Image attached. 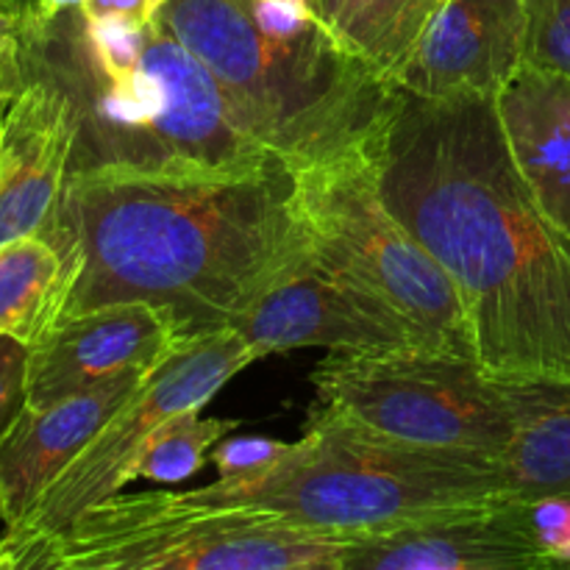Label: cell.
<instances>
[{"instance_id":"9a60e30c","label":"cell","mask_w":570,"mask_h":570,"mask_svg":"<svg viewBox=\"0 0 570 570\" xmlns=\"http://www.w3.org/2000/svg\"><path fill=\"white\" fill-rule=\"evenodd\" d=\"M150 373H128L50 406H20L0 432V507L6 529L28 515L50 482L87 449Z\"/></svg>"},{"instance_id":"8fae6325","label":"cell","mask_w":570,"mask_h":570,"mask_svg":"<svg viewBox=\"0 0 570 570\" xmlns=\"http://www.w3.org/2000/svg\"><path fill=\"white\" fill-rule=\"evenodd\" d=\"M22 56L28 81L0 111V245L31 234L48 237L78 142L70 89L28 45Z\"/></svg>"},{"instance_id":"4dcf8cb0","label":"cell","mask_w":570,"mask_h":570,"mask_svg":"<svg viewBox=\"0 0 570 570\" xmlns=\"http://www.w3.org/2000/svg\"><path fill=\"white\" fill-rule=\"evenodd\" d=\"M83 0H59V11H70V9H81Z\"/></svg>"},{"instance_id":"f546056e","label":"cell","mask_w":570,"mask_h":570,"mask_svg":"<svg viewBox=\"0 0 570 570\" xmlns=\"http://www.w3.org/2000/svg\"><path fill=\"white\" fill-rule=\"evenodd\" d=\"M309 6H312V11H315V14L321 17L323 26L332 28V22H334V17H337V11H340V6H343V0H309Z\"/></svg>"},{"instance_id":"5bb4252c","label":"cell","mask_w":570,"mask_h":570,"mask_svg":"<svg viewBox=\"0 0 570 570\" xmlns=\"http://www.w3.org/2000/svg\"><path fill=\"white\" fill-rule=\"evenodd\" d=\"M523 0H445L395 87L429 100L499 98L527 67Z\"/></svg>"},{"instance_id":"cb8c5ba5","label":"cell","mask_w":570,"mask_h":570,"mask_svg":"<svg viewBox=\"0 0 570 570\" xmlns=\"http://www.w3.org/2000/svg\"><path fill=\"white\" fill-rule=\"evenodd\" d=\"M28 345L0 334V432L26 404Z\"/></svg>"},{"instance_id":"9c48e42d","label":"cell","mask_w":570,"mask_h":570,"mask_svg":"<svg viewBox=\"0 0 570 570\" xmlns=\"http://www.w3.org/2000/svg\"><path fill=\"white\" fill-rule=\"evenodd\" d=\"M557 568L518 495L445 507L351 546L345 570H543Z\"/></svg>"},{"instance_id":"3957f363","label":"cell","mask_w":570,"mask_h":570,"mask_svg":"<svg viewBox=\"0 0 570 570\" xmlns=\"http://www.w3.org/2000/svg\"><path fill=\"white\" fill-rule=\"evenodd\" d=\"M161 22L217 76L250 131L289 167L371 148L395 87L315 22L267 33L250 0H165Z\"/></svg>"},{"instance_id":"8992f818","label":"cell","mask_w":570,"mask_h":570,"mask_svg":"<svg viewBox=\"0 0 570 570\" xmlns=\"http://www.w3.org/2000/svg\"><path fill=\"white\" fill-rule=\"evenodd\" d=\"M295 204L321 265L404 317L432 351L476 360L460 293L387 206L371 148L295 170Z\"/></svg>"},{"instance_id":"6da1fadb","label":"cell","mask_w":570,"mask_h":570,"mask_svg":"<svg viewBox=\"0 0 570 570\" xmlns=\"http://www.w3.org/2000/svg\"><path fill=\"white\" fill-rule=\"evenodd\" d=\"M371 161L390 209L454 282L484 376L570 382V232L518 167L495 98L395 87Z\"/></svg>"},{"instance_id":"5b68a950","label":"cell","mask_w":570,"mask_h":570,"mask_svg":"<svg viewBox=\"0 0 570 570\" xmlns=\"http://www.w3.org/2000/svg\"><path fill=\"white\" fill-rule=\"evenodd\" d=\"M354 543L189 490L117 493L33 549L20 570H345Z\"/></svg>"},{"instance_id":"d4e9b609","label":"cell","mask_w":570,"mask_h":570,"mask_svg":"<svg viewBox=\"0 0 570 570\" xmlns=\"http://www.w3.org/2000/svg\"><path fill=\"white\" fill-rule=\"evenodd\" d=\"M161 0H83L81 14L83 17H126L134 22H154L159 14Z\"/></svg>"},{"instance_id":"83f0119b","label":"cell","mask_w":570,"mask_h":570,"mask_svg":"<svg viewBox=\"0 0 570 570\" xmlns=\"http://www.w3.org/2000/svg\"><path fill=\"white\" fill-rule=\"evenodd\" d=\"M61 11H59V0H31V26L26 28V31H31V28H39V26H48L50 20H56Z\"/></svg>"},{"instance_id":"603a6c76","label":"cell","mask_w":570,"mask_h":570,"mask_svg":"<svg viewBox=\"0 0 570 570\" xmlns=\"http://www.w3.org/2000/svg\"><path fill=\"white\" fill-rule=\"evenodd\" d=\"M529 17L527 65L570 78V0H523Z\"/></svg>"},{"instance_id":"1f68e13d","label":"cell","mask_w":570,"mask_h":570,"mask_svg":"<svg viewBox=\"0 0 570 570\" xmlns=\"http://www.w3.org/2000/svg\"><path fill=\"white\" fill-rule=\"evenodd\" d=\"M0 527L6 529V521H3V507H0Z\"/></svg>"},{"instance_id":"52a82bcc","label":"cell","mask_w":570,"mask_h":570,"mask_svg":"<svg viewBox=\"0 0 570 570\" xmlns=\"http://www.w3.org/2000/svg\"><path fill=\"white\" fill-rule=\"evenodd\" d=\"M312 423L387 443L499 456L515 434V399L471 356L440 351H328L312 373Z\"/></svg>"},{"instance_id":"44dd1931","label":"cell","mask_w":570,"mask_h":570,"mask_svg":"<svg viewBox=\"0 0 570 570\" xmlns=\"http://www.w3.org/2000/svg\"><path fill=\"white\" fill-rule=\"evenodd\" d=\"M298 451V443H282L271 438H223L212 449L209 460L217 471V488L245 490L265 482L282 471Z\"/></svg>"},{"instance_id":"4316f807","label":"cell","mask_w":570,"mask_h":570,"mask_svg":"<svg viewBox=\"0 0 570 570\" xmlns=\"http://www.w3.org/2000/svg\"><path fill=\"white\" fill-rule=\"evenodd\" d=\"M22 45V22L0 11V53L14 50Z\"/></svg>"},{"instance_id":"4fadbf2b","label":"cell","mask_w":570,"mask_h":570,"mask_svg":"<svg viewBox=\"0 0 570 570\" xmlns=\"http://www.w3.org/2000/svg\"><path fill=\"white\" fill-rule=\"evenodd\" d=\"M142 61L165 87L159 170L254 173L284 165L248 128L215 72L154 17Z\"/></svg>"},{"instance_id":"e0dca14e","label":"cell","mask_w":570,"mask_h":570,"mask_svg":"<svg viewBox=\"0 0 570 570\" xmlns=\"http://www.w3.org/2000/svg\"><path fill=\"white\" fill-rule=\"evenodd\" d=\"M515 434L501 454L507 493L570 499V382L510 384Z\"/></svg>"},{"instance_id":"484cf974","label":"cell","mask_w":570,"mask_h":570,"mask_svg":"<svg viewBox=\"0 0 570 570\" xmlns=\"http://www.w3.org/2000/svg\"><path fill=\"white\" fill-rule=\"evenodd\" d=\"M28 81L26 56H22V45L14 50H3L0 53V111L20 95V89Z\"/></svg>"},{"instance_id":"ac0fdd59","label":"cell","mask_w":570,"mask_h":570,"mask_svg":"<svg viewBox=\"0 0 570 570\" xmlns=\"http://www.w3.org/2000/svg\"><path fill=\"white\" fill-rule=\"evenodd\" d=\"M65 287V259L48 237L0 245V334L33 348L59 321Z\"/></svg>"},{"instance_id":"7402d4cb","label":"cell","mask_w":570,"mask_h":570,"mask_svg":"<svg viewBox=\"0 0 570 570\" xmlns=\"http://www.w3.org/2000/svg\"><path fill=\"white\" fill-rule=\"evenodd\" d=\"M148 26L126 17H83V39L98 70L109 78L128 76L139 67L148 45Z\"/></svg>"},{"instance_id":"2e32d148","label":"cell","mask_w":570,"mask_h":570,"mask_svg":"<svg viewBox=\"0 0 570 570\" xmlns=\"http://www.w3.org/2000/svg\"><path fill=\"white\" fill-rule=\"evenodd\" d=\"M495 106L518 167L543 209L570 232V78L527 65Z\"/></svg>"},{"instance_id":"d6a6232c","label":"cell","mask_w":570,"mask_h":570,"mask_svg":"<svg viewBox=\"0 0 570 570\" xmlns=\"http://www.w3.org/2000/svg\"><path fill=\"white\" fill-rule=\"evenodd\" d=\"M161 3H165V0H161Z\"/></svg>"},{"instance_id":"7a4b0ae2","label":"cell","mask_w":570,"mask_h":570,"mask_svg":"<svg viewBox=\"0 0 570 570\" xmlns=\"http://www.w3.org/2000/svg\"><path fill=\"white\" fill-rule=\"evenodd\" d=\"M48 239L67 271L59 321L150 301L176 315L184 337L234 328L315 256L287 165L72 170Z\"/></svg>"},{"instance_id":"d6986e66","label":"cell","mask_w":570,"mask_h":570,"mask_svg":"<svg viewBox=\"0 0 570 570\" xmlns=\"http://www.w3.org/2000/svg\"><path fill=\"white\" fill-rule=\"evenodd\" d=\"M445 0H343L332 33L395 87V78Z\"/></svg>"},{"instance_id":"30bf717a","label":"cell","mask_w":570,"mask_h":570,"mask_svg":"<svg viewBox=\"0 0 570 570\" xmlns=\"http://www.w3.org/2000/svg\"><path fill=\"white\" fill-rule=\"evenodd\" d=\"M234 328L259 360L295 348L343 354L432 351L404 317L315 256L304 271L262 295Z\"/></svg>"},{"instance_id":"ffe728a7","label":"cell","mask_w":570,"mask_h":570,"mask_svg":"<svg viewBox=\"0 0 570 570\" xmlns=\"http://www.w3.org/2000/svg\"><path fill=\"white\" fill-rule=\"evenodd\" d=\"M237 426L239 421L200 417V410L170 417L145 445L137 465V479L159 484L187 482L206 465L212 449Z\"/></svg>"},{"instance_id":"7c38bea8","label":"cell","mask_w":570,"mask_h":570,"mask_svg":"<svg viewBox=\"0 0 570 570\" xmlns=\"http://www.w3.org/2000/svg\"><path fill=\"white\" fill-rule=\"evenodd\" d=\"M184 340L176 315L150 301H117L67 317L28 348L26 406L39 410L128 373H154Z\"/></svg>"},{"instance_id":"277c9868","label":"cell","mask_w":570,"mask_h":570,"mask_svg":"<svg viewBox=\"0 0 570 570\" xmlns=\"http://www.w3.org/2000/svg\"><path fill=\"white\" fill-rule=\"evenodd\" d=\"M189 493L332 538H365L445 507L510 495L499 456L387 443L312 421L293 460L265 482Z\"/></svg>"},{"instance_id":"f1b7e54d","label":"cell","mask_w":570,"mask_h":570,"mask_svg":"<svg viewBox=\"0 0 570 570\" xmlns=\"http://www.w3.org/2000/svg\"><path fill=\"white\" fill-rule=\"evenodd\" d=\"M0 11L22 22V31L31 26V0H0Z\"/></svg>"},{"instance_id":"ba28073f","label":"cell","mask_w":570,"mask_h":570,"mask_svg":"<svg viewBox=\"0 0 570 570\" xmlns=\"http://www.w3.org/2000/svg\"><path fill=\"white\" fill-rule=\"evenodd\" d=\"M259 354L237 328H217L184 340L181 348L156 367L131 399L100 426L87 449L45 488L17 527L0 534V570H20L26 557L65 532L81 512L122 493L137 479L148 440L170 417L204 410L237 373Z\"/></svg>"}]
</instances>
